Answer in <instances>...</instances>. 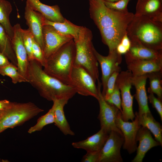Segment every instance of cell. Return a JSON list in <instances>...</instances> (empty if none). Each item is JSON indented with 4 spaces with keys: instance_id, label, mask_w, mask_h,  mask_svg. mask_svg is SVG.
Wrapping results in <instances>:
<instances>
[{
    "instance_id": "obj_1",
    "label": "cell",
    "mask_w": 162,
    "mask_h": 162,
    "mask_svg": "<svg viewBox=\"0 0 162 162\" xmlns=\"http://www.w3.org/2000/svg\"><path fill=\"white\" fill-rule=\"evenodd\" d=\"M91 18L99 29L103 42L109 52L116 50L134 14L128 11L118 12L108 8L102 0H89Z\"/></svg>"
},
{
    "instance_id": "obj_2",
    "label": "cell",
    "mask_w": 162,
    "mask_h": 162,
    "mask_svg": "<svg viewBox=\"0 0 162 162\" xmlns=\"http://www.w3.org/2000/svg\"><path fill=\"white\" fill-rule=\"evenodd\" d=\"M41 65L35 59L29 61L28 82L38 92L40 96L48 100L55 99L69 100L76 93L74 89L46 74Z\"/></svg>"
},
{
    "instance_id": "obj_3",
    "label": "cell",
    "mask_w": 162,
    "mask_h": 162,
    "mask_svg": "<svg viewBox=\"0 0 162 162\" xmlns=\"http://www.w3.org/2000/svg\"><path fill=\"white\" fill-rule=\"evenodd\" d=\"M126 33L131 42L162 51V22L134 14L128 27Z\"/></svg>"
},
{
    "instance_id": "obj_4",
    "label": "cell",
    "mask_w": 162,
    "mask_h": 162,
    "mask_svg": "<svg viewBox=\"0 0 162 162\" xmlns=\"http://www.w3.org/2000/svg\"><path fill=\"white\" fill-rule=\"evenodd\" d=\"M75 44L72 39L46 59L43 69L49 75L70 85V76L75 64Z\"/></svg>"
},
{
    "instance_id": "obj_5",
    "label": "cell",
    "mask_w": 162,
    "mask_h": 162,
    "mask_svg": "<svg viewBox=\"0 0 162 162\" xmlns=\"http://www.w3.org/2000/svg\"><path fill=\"white\" fill-rule=\"evenodd\" d=\"M44 110L31 102H11L0 114V134L8 128L20 125Z\"/></svg>"
},
{
    "instance_id": "obj_6",
    "label": "cell",
    "mask_w": 162,
    "mask_h": 162,
    "mask_svg": "<svg viewBox=\"0 0 162 162\" xmlns=\"http://www.w3.org/2000/svg\"><path fill=\"white\" fill-rule=\"evenodd\" d=\"M91 31L86 27L79 38L74 41L76 47L75 64L84 68L96 82L99 80L98 62L94 52Z\"/></svg>"
},
{
    "instance_id": "obj_7",
    "label": "cell",
    "mask_w": 162,
    "mask_h": 162,
    "mask_svg": "<svg viewBox=\"0 0 162 162\" xmlns=\"http://www.w3.org/2000/svg\"><path fill=\"white\" fill-rule=\"evenodd\" d=\"M133 75L129 70L121 71L117 76L116 84L119 89L121 96L122 116L125 121H132L135 116L133 110L134 96L131 93Z\"/></svg>"
},
{
    "instance_id": "obj_8",
    "label": "cell",
    "mask_w": 162,
    "mask_h": 162,
    "mask_svg": "<svg viewBox=\"0 0 162 162\" xmlns=\"http://www.w3.org/2000/svg\"><path fill=\"white\" fill-rule=\"evenodd\" d=\"M95 82L84 68L74 64L70 76V85L76 93L85 96H92L97 100L98 92Z\"/></svg>"
},
{
    "instance_id": "obj_9",
    "label": "cell",
    "mask_w": 162,
    "mask_h": 162,
    "mask_svg": "<svg viewBox=\"0 0 162 162\" xmlns=\"http://www.w3.org/2000/svg\"><path fill=\"white\" fill-rule=\"evenodd\" d=\"M98 81V96L97 100L100 106L98 118L100 122V128L108 133L114 131L123 135L115 123L117 115L120 111L115 106L110 104L106 101L101 91V83L99 80Z\"/></svg>"
},
{
    "instance_id": "obj_10",
    "label": "cell",
    "mask_w": 162,
    "mask_h": 162,
    "mask_svg": "<svg viewBox=\"0 0 162 162\" xmlns=\"http://www.w3.org/2000/svg\"><path fill=\"white\" fill-rule=\"evenodd\" d=\"M135 115V119L132 122L125 121L122 119V113L120 111L115 121L116 126L121 131L124 137L123 149L126 150L130 154L136 150V137L138 131L141 126L139 123L137 112Z\"/></svg>"
},
{
    "instance_id": "obj_11",
    "label": "cell",
    "mask_w": 162,
    "mask_h": 162,
    "mask_svg": "<svg viewBox=\"0 0 162 162\" xmlns=\"http://www.w3.org/2000/svg\"><path fill=\"white\" fill-rule=\"evenodd\" d=\"M122 135L114 131H110L106 141L100 152L99 162H122L120 150L123 144Z\"/></svg>"
},
{
    "instance_id": "obj_12",
    "label": "cell",
    "mask_w": 162,
    "mask_h": 162,
    "mask_svg": "<svg viewBox=\"0 0 162 162\" xmlns=\"http://www.w3.org/2000/svg\"><path fill=\"white\" fill-rule=\"evenodd\" d=\"M14 35L11 39V42L17 61L18 71L24 82H28L27 72L29 61L23 43L22 28L19 23L14 25Z\"/></svg>"
},
{
    "instance_id": "obj_13",
    "label": "cell",
    "mask_w": 162,
    "mask_h": 162,
    "mask_svg": "<svg viewBox=\"0 0 162 162\" xmlns=\"http://www.w3.org/2000/svg\"><path fill=\"white\" fill-rule=\"evenodd\" d=\"M42 33L45 59L64 44L73 39L72 36L61 34L49 25L43 26Z\"/></svg>"
},
{
    "instance_id": "obj_14",
    "label": "cell",
    "mask_w": 162,
    "mask_h": 162,
    "mask_svg": "<svg viewBox=\"0 0 162 162\" xmlns=\"http://www.w3.org/2000/svg\"><path fill=\"white\" fill-rule=\"evenodd\" d=\"M94 52L101 70V83L103 86L101 93L104 96L106 89L107 80L111 74L116 70L120 68L119 65L122 60V55L118 53L116 50L109 52L108 56H103L99 53L94 47Z\"/></svg>"
},
{
    "instance_id": "obj_15",
    "label": "cell",
    "mask_w": 162,
    "mask_h": 162,
    "mask_svg": "<svg viewBox=\"0 0 162 162\" xmlns=\"http://www.w3.org/2000/svg\"><path fill=\"white\" fill-rule=\"evenodd\" d=\"M124 57L128 70L134 76L162 71V59L146 60L133 57L127 54Z\"/></svg>"
},
{
    "instance_id": "obj_16",
    "label": "cell",
    "mask_w": 162,
    "mask_h": 162,
    "mask_svg": "<svg viewBox=\"0 0 162 162\" xmlns=\"http://www.w3.org/2000/svg\"><path fill=\"white\" fill-rule=\"evenodd\" d=\"M24 17L28 29L31 32L35 41L38 44L43 51L44 43L43 37V21L44 17L36 11L26 2Z\"/></svg>"
},
{
    "instance_id": "obj_17",
    "label": "cell",
    "mask_w": 162,
    "mask_h": 162,
    "mask_svg": "<svg viewBox=\"0 0 162 162\" xmlns=\"http://www.w3.org/2000/svg\"><path fill=\"white\" fill-rule=\"evenodd\" d=\"M136 141L139 142L137 148L136 154L132 162H142L147 152L153 147L161 146L160 143L154 140L150 131L146 128L141 126L137 133Z\"/></svg>"
},
{
    "instance_id": "obj_18",
    "label": "cell",
    "mask_w": 162,
    "mask_h": 162,
    "mask_svg": "<svg viewBox=\"0 0 162 162\" xmlns=\"http://www.w3.org/2000/svg\"><path fill=\"white\" fill-rule=\"evenodd\" d=\"M148 78L147 74L134 76L132 78V85L136 89L135 97L138 105L139 115L151 112L148 104V98L146 89Z\"/></svg>"
},
{
    "instance_id": "obj_19",
    "label": "cell",
    "mask_w": 162,
    "mask_h": 162,
    "mask_svg": "<svg viewBox=\"0 0 162 162\" xmlns=\"http://www.w3.org/2000/svg\"><path fill=\"white\" fill-rule=\"evenodd\" d=\"M135 14L162 22V0H138Z\"/></svg>"
},
{
    "instance_id": "obj_20",
    "label": "cell",
    "mask_w": 162,
    "mask_h": 162,
    "mask_svg": "<svg viewBox=\"0 0 162 162\" xmlns=\"http://www.w3.org/2000/svg\"><path fill=\"white\" fill-rule=\"evenodd\" d=\"M109 135V133L102 129L96 134L86 139L73 142L72 145L74 148L82 149L87 151H100Z\"/></svg>"
},
{
    "instance_id": "obj_21",
    "label": "cell",
    "mask_w": 162,
    "mask_h": 162,
    "mask_svg": "<svg viewBox=\"0 0 162 162\" xmlns=\"http://www.w3.org/2000/svg\"><path fill=\"white\" fill-rule=\"evenodd\" d=\"M31 8L41 14L46 19L56 22H62L64 18L58 5L50 6L42 3L39 0H26Z\"/></svg>"
},
{
    "instance_id": "obj_22",
    "label": "cell",
    "mask_w": 162,
    "mask_h": 162,
    "mask_svg": "<svg viewBox=\"0 0 162 162\" xmlns=\"http://www.w3.org/2000/svg\"><path fill=\"white\" fill-rule=\"evenodd\" d=\"M68 101L65 99H55L52 100L54 108V123L64 135L73 136L75 133L70 128L64 110V107Z\"/></svg>"
},
{
    "instance_id": "obj_23",
    "label": "cell",
    "mask_w": 162,
    "mask_h": 162,
    "mask_svg": "<svg viewBox=\"0 0 162 162\" xmlns=\"http://www.w3.org/2000/svg\"><path fill=\"white\" fill-rule=\"evenodd\" d=\"M43 25L51 26L59 32L72 36L74 41L79 38L86 28L85 27L76 25L66 19L62 22H56L49 21L44 17Z\"/></svg>"
},
{
    "instance_id": "obj_24",
    "label": "cell",
    "mask_w": 162,
    "mask_h": 162,
    "mask_svg": "<svg viewBox=\"0 0 162 162\" xmlns=\"http://www.w3.org/2000/svg\"><path fill=\"white\" fill-rule=\"evenodd\" d=\"M126 54L135 58L146 60L162 59V51L154 50L139 44L131 42Z\"/></svg>"
},
{
    "instance_id": "obj_25",
    "label": "cell",
    "mask_w": 162,
    "mask_h": 162,
    "mask_svg": "<svg viewBox=\"0 0 162 162\" xmlns=\"http://www.w3.org/2000/svg\"><path fill=\"white\" fill-rule=\"evenodd\" d=\"M138 116L140 124L147 128L154 135L155 140L162 146V128L160 123L156 121L151 112Z\"/></svg>"
},
{
    "instance_id": "obj_26",
    "label": "cell",
    "mask_w": 162,
    "mask_h": 162,
    "mask_svg": "<svg viewBox=\"0 0 162 162\" xmlns=\"http://www.w3.org/2000/svg\"><path fill=\"white\" fill-rule=\"evenodd\" d=\"M12 10L10 3L6 0H0V24L4 27L11 40L14 35V28L11 25L9 16Z\"/></svg>"
},
{
    "instance_id": "obj_27",
    "label": "cell",
    "mask_w": 162,
    "mask_h": 162,
    "mask_svg": "<svg viewBox=\"0 0 162 162\" xmlns=\"http://www.w3.org/2000/svg\"><path fill=\"white\" fill-rule=\"evenodd\" d=\"M0 51L7 57L11 63L17 67V61L13 48L11 40L0 24Z\"/></svg>"
},
{
    "instance_id": "obj_28",
    "label": "cell",
    "mask_w": 162,
    "mask_h": 162,
    "mask_svg": "<svg viewBox=\"0 0 162 162\" xmlns=\"http://www.w3.org/2000/svg\"><path fill=\"white\" fill-rule=\"evenodd\" d=\"M149 81V87L148 92L149 93L155 94L158 98L162 100V71L151 73L147 74Z\"/></svg>"
},
{
    "instance_id": "obj_29",
    "label": "cell",
    "mask_w": 162,
    "mask_h": 162,
    "mask_svg": "<svg viewBox=\"0 0 162 162\" xmlns=\"http://www.w3.org/2000/svg\"><path fill=\"white\" fill-rule=\"evenodd\" d=\"M54 122V108H52L45 115L40 117L35 125L30 127L28 131L29 134L41 130L45 126Z\"/></svg>"
},
{
    "instance_id": "obj_30",
    "label": "cell",
    "mask_w": 162,
    "mask_h": 162,
    "mask_svg": "<svg viewBox=\"0 0 162 162\" xmlns=\"http://www.w3.org/2000/svg\"><path fill=\"white\" fill-rule=\"evenodd\" d=\"M0 74L3 76H7L10 77L14 84L24 82L19 74L17 67L11 63L9 64L0 68Z\"/></svg>"
},
{
    "instance_id": "obj_31",
    "label": "cell",
    "mask_w": 162,
    "mask_h": 162,
    "mask_svg": "<svg viewBox=\"0 0 162 162\" xmlns=\"http://www.w3.org/2000/svg\"><path fill=\"white\" fill-rule=\"evenodd\" d=\"M22 33L24 44L26 49L28 61L34 59L32 52L33 36L28 29L22 28Z\"/></svg>"
},
{
    "instance_id": "obj_32",
    "label": "cell",
    "mask_w": 162,
    "mask_h": 162,
    "mask_svg": "<svg viewBox=\"0 0 162 162\" xmlns=\"http://www.w3.org/2000/svg\"><path fill=\"white\" fill-rule=\"evenodd\" d=\"M105 100L109 104L116 106L122 113L120 92L118 87L116 84L110 96Z\"/></svg>"
},
{
    "instance_id": "obj_33",
    "label": "cell",
    "mask_w": 162,
    "mask_h": 162,
    "mask_svg": "<svg viewBox=\"0 0 162 162\" xmlns=\"http://www.w3.org/2000/svg\"><path fill=\"white\" fill-rule=\"evenodd\" d=\"M121 71L120 68L115 71L108 78L107 82L105 93L104 96L105 100L107 99L112 92L115 86L117 78Z\"/></svg>"
},
{
    "instance_id": "obj_34",
    "label": "cell",
    "mask_w": 162,
    "mask_h": 162,
    "mask_svg": "<svg viewBox=\"0 0 162 162\" xmlns=\"http://www.w3.org/2000/svg\"><path fill=\"white\" fill-rule=\"evenodd\" d=\"M130 0H120L113 2L103 1L105 5L111 10L118 12H125L128 11V5Z\"/></svg>"
},
{
    "instance_id": "obj_35",
    "label": "cell",
    "mask_w": 162,
    "mask_h": 162,
    "mask_svg": "<svg viewBox=\"0 0 162 162\" xmlns=\"http://www.w3.org/2000/svg\"><path fill=\"white\" fill-rule=\"evenodd\" d=\"M32 52L34 59L43 67L46 60L43 51L38 44L34 40L33 37L32 39Z\"/></svg>"
},
{
    "instance_id": "obj_36",
    "label": "cell",
    "mask_w": 162,
    "mask_h": 162,
    "mask_svg": "<svg viewBox=\"0 0 162 162\" xmlns=\"http://www.w3.org/2000/svg\"><path fill=\"white\" fill-rule=\"evenodd\" d=\"M148 100L152 106L157 111L162 121V101L156 98L153 93H149L148 96Z\"/></svg>"
},
{
    "instance_id": "obj_37",
    "label": "cell",
    "mask_w": 162,
    "mask_h": 162,
    "mask_svg": "<svg viewBox=\"0 0 162 162\" xmlns=\"http://www.w3.org/2000/svg\"><path fill=\"white\" fill-rule=\"evenodd\" d=\"M100 151L87 152L86 154L83 156L81 161L82 162H99Z\"/></svg>"
},
{
    "instance_id": "obj_38",
    "label": "cell",
    "mask_w": 162,
    "mask_h": 162,
    "mask_svg": "<svg viewBox=\"0 0 162 162\" xmlns=\"http://www.w3.org/2000/svg\"><path fill=\"white\" fill-rule=\"evenodd\" d=\"M119 43L123 47L129 50L131 46V42L127 33L124 35Z\"/></svg>"
},
{
    "instance_id": "obj_39",
    "label": "cell",
    "mask_w": 162,
    "mask_h": 162,
    "mask_svg": "<svg viewBox=\"0 0 162 162\" xmlns=\"http://www.w3.org/2000/svg\"><path fill=\"white\" fill-rule=\"evenodd\" d=\"M11 63L7 57L0 51V68L5 66Z\"/></svg>"
},
{
    "instance_id": "obj_40",
    "label": "cell",
    "mask_w": 162,
    "mask_h": 162,
    "mask_svg": "<svg viewBox=\"0 0 162 162\" xmlns=\"http://www.w3.org/2000/svg\"><path fill=\"white\" fill-rule=\"evenodd\" d=\"M10 102L6 100H0V111L7 109L9 106Z\"/></svg>"
},
{
    "instance_id": "obj_41",
    "label": "cell",
    "mask_w": 162,
    "mask_h": 162,
    "mask_svg": "<svg viewBox=\"0 0 162 162\" xmlns=\"http://www.w3.org/2000/svg\"><path fill=\"white\" fill-rule=\"evenodd\" d=\"M102 0L104 2H115L118 1L120 0Z\"/></svg>"
},
{
    "instance_id": "obj_42",
    "label": "cell",
    "mask_w": 162,
    "mask_h": 162,
    "mask_svg": "<svg viewBox=\"0 0 162 162\" xmlns=\"http://www.w3.org/2000/svg\"><path fill=\"white\" fill-rule=\"evenodd\" d=\"M1 161V160L0 159V162Z\"/></svg>"
},
{
    "instance_id": "obj_43",
    "label": "cell",
    "mask_w": 162,
    "mask_h": 162,
    "mask_svg": "<svg viewBox=\"0 0 162 162\" xmlns=\"http://www.w3.org/2000/svg\"><path fill=\"white\" fill-rule=\"evenodd\" d=\"M1 111H0V114L1 112Z\"/></svg>"
}]
</instances>
